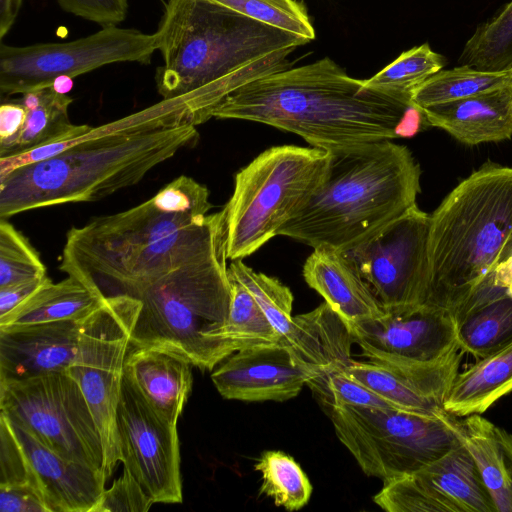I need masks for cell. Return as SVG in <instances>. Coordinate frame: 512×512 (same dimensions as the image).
Returning a JSON list of instances; mask_svg holds the SVG:
<instances>
[{
    "instance_id": "cell-1",
    "label": "cell",
    "mask_w": 512,
    "mask_h": 512,
    "mask_svg": "<svg viewBox=\"0 0 512 512\" xmlns=\"http://www.w3.org/2000/svg\"><path fill=\"white\" fill-rule=\"evenodd\" d=\"M212 117L272 126L328 152L412 136L427 125L417 108L364 89L330 57L247 83Z\"/></svg>"
},
{
    "instance_id": "cell-2",
    "label": "cell",
    "mask_w": 512,
    "mask_h": 512,
    "mask_svg": "<svg viewBox=\"0 0 512 512\" xmlns=\"http://www.w3.org/2000/svg\"><path fill=\"white\" fill-rule=\"evenodd\" d=\"M222 245V211L207 215L167 212L150 198L72 227L59 269L105 298H137L172 270Z\"/></svg>"
},
{
    "instance_id": "cell-3",
    "label": "cell",
    "mask_w": 512,
    "mask_h": 512,
    "mask_svg": "<svg viewBox=\"0 0 512 512\" xmlns=\"http://www.w3.org/2000/svg\"><path fill=\"white\" fill-rule=\"evenodd\" d=\"M154 34L163 58L155 76L163 99L208 86L226 98L288 68V55L307 43L210 0H167Z\"/></svg>"
},
{
    "instance_id": "cell-4",
    "label": "cell",
    "mask_w": 512,
    "mask_h": 512,
    "mask_svg": "<svg viewBox=\"0 0 512 512\" xmlns=\"http://www.w3.org/2000/svg\"><path fill=\"white\" fill-rule=\"evenodd\" d=\"M329 153L320 183L279 236L348 252L417 205L421 169L405 145L384 140Z\"/></svg>"
},
{
    "instance_id": "cell-5",
    "label": "cell",
    "mask_w": 512,
    "mask_h": 512,
    "mask_svg": "<svg viewBox=\"0 0 512 512\" xmlns=\"http://www.w3.org/2000/svg\"><path fill=\"white\" fill-rule=\"evenodd\" d=\"M196 126L122 130L83 140L0 178V218L91 202L140 182L157 165L193 147Z\"/></svg>"
},
{
    "instance_id": "cell-6",
    "label": "cell",
    "mask_w": 512,
    "mask_h": 512,
    "mask_svg": "<svg viewBox=\"0 0 512 512\" xmlns=\"http://www.w3.org/2000/svg\"><path fill=\"white\" fill-rule=\"evenodd\" d=\"M512 255V168L486 164L430 215L426 304L455 319Z\"/></svg>"
},
{
    "instance_id": "cell-7",
    "label": "cell",
    "mask_w": 512,
    "mask_h": 512,
    "mask_svg": "<svg viewBox=\"0 0 512 512\" xmlns=\"http://www.w3.org/2000/svg\"><path fill=\"white\" fill-rule=\"evenodd\" d=\"M225 245L172 270L138 297L130 346L176 355L212 370L235 352L224 337L230 306Z\"/></svg>"
},
{
    "instance_id": "cell-8",
    "label": "cell",
    "mask_w": 512,
    "mask_h": 512,
    "mask_svg": "<svg viewBox=\"0 0 512 512\" xmlns=\"http://www.w3.org/2000/svg\"><path fill=\"white\" fill-rule=\"evenodd\" d=\"M329 159L319 148L279 145L240 169L221 210L227 258L243 259L279 236L320 183Z\"/></svg>"
},
{
    "instance_id": "cell-9",
    "label": "cell",
    "mask_w": 512,
    "mask_h": 512,
    "mask_svg": "<svg viewBox=\"0 0 512 512\" xmlns=\"http://www.w3.org/2000/svg\"><path fill=\"white\" fill-rule=\"evenodd\" d=\"M335 434L362 471L383 484L409 475L462 445L458 417L394 408L329 407Z\"/></svg>"
},
{
    "instance_id": "cell-10",
    "label": "cell",
    "mask_w": 512,
    "mask_h": 512,
    "mask_svg": "<svg viewBox=\"0 0 512 512\" xmlns=\"http://www.w3.org/2000/svg\"><path fill=\"white\" fill-rule=\"evenodd\" d=\"M0 413L59 456L105 474L99 429L66 371L0 383Z\"/></svg>"
},
{
    "instance_id": "cell-11",
    "label": "cell",
    "mask_w": 512,
    "mask_h": 512,
    "mask_svg": "<svg viewBox=\"0 0 512 512\" xmlns=\"http://www.w3.org/2000/svg\"><path fill=\"white\" fill-rule=\"evenodd\" d=\"M130 296L107 297L82 325L74 362L66 372L78 383L99 429L107 479L119 461L116 415L130 334L140 309Z\"/></svg>"
},
{
    "instance_id": "cell-12",
    "label": "cell",
    "mask_w": 512,
    "mask_h": 512,
    "mask_svg": "<svg viewBox=\"0 0 512 512\" xmlns=\"http://www.w3.org/2000/svg\"><path fill=\"white\" fill-rule=\"evenodd\" d=\"M157 50L155 34L116 26L62 43L0 44V92L24 94L52 86L59 76L74 78L99 67L135 62L148 65Z\"/></svg>"
},
{
    "instance_id": "cell-13",
    "label": "cell",
    "mask_w": 512,
    "mask_h": 512,
    "mask_svg": "<svg viewBox=\"0 0 512 512\" xmlns=\"http://www.w3.org/2000/svg\"><path fill=\"white\" fill-rule=\"evenodd\" d=\"M430 215L417 205L347 253L386 313L426 304Z\"/></svg>"
},
{
    "instance_id": "cell-14",
    "label": "cell",
    "mask_w": 512,
    "mask_h": 512,
    "mask_svg": "<svg viewBox=\"0 0 512 512\" xmlns=\"http://www.w3.org/2000/svg\"><path fill=\"white\" fill-rule=\"evenodd\" d=\"M119 461L154 503H181L177 425L123 375L116 415Z\"/></svg>"
},
{
    "instance_id": "cell-15",
    "label": "cell",
    "mask_w": 512,
    "mask_h": 512,
    "mask_svg": "<svg viewBox=\"0 0 512 512\" xmlns=\"http://www.w3.org/2000/svg\"><path fill=\"white\" fill-rule=\"evenodd\" d=\"M350 330L368 361L397 369L438 360L459 348L454 315L429 304L385 313Z\"/></svg>"
},
{
    "instance_id": "cell-16",
    "label": "cell",
    "mask_w": 512,
    "mask_h": 512,
    "mask_svg": "<svg viewBox=\"0 0 512 512\" xmlns=\"http://www.w3.org/2000/svg\"><path fill=\"white\" fill-rule=\"evenodd\" d=\"M373 501L388 512H496L463 444L409 475L384 483Z\"/></svg>"
},
{
    "instance_id": "cell-17",
    "label": "cell",
    "mask_w": 512,
    "mask_h": 512,
    "mask_svg": "<svg viewBox=\"0 0 512 512\" xmlns=\"http://www.w3.org/2000/svg\"><path fill=\"white\" fill-rule=\"evenodd\" d=\"M464 352L457 348L444 357L413 368L397 369L352 360L342 370L395 409L444 417V403L459 373Z\"/></svg>"
},
{
    "instance_id": "cell-18",
    "label": "cell",
    "mask_w": 512,
    "mask_h": 512,
    "mask_svg": "<svg viewBox=\"0 0 512 512\" xmlns=\"http://www.w3.org/2000/svg\"><path fill=\"white\" fill-rule=\"evenodd\" d=\"M211 375L218 392L240 401H286L307 385L310 374L283 344L238 350Z\"/></svg>"
},
{
    "instance_id": "cell-19",
    "label": "cell",
    "mask_w": 512,
    "mask_h": 512,
    "mask_svg": "<svg viewBox=\"0 0 512 512\" xmlns=\"http://www.w3.org/2000/svg\"><path fill=\"white\" fill-rule=\"evenodd\" d=\"M83 321L0 327V383L66 371L75 360Z\"/></svg>"
},
{
    "instance_id": "cell-20",
    "label": "cell",
    "mask_w": 512,
    "mask_h": 512,
    "mask_svg": "<svg viewBox=\"0 0 512 512\" xmlns=\"http://www.w3.org/2000/svg\"><path fill=\"white\" fill-rule=\"evenodd\" d=\"M8 420L50 512H94L105 474L59 456Z\"/></svg>"
},
{
    "instance_id": "cell-21",
    "label": "cell",
    "mask_w": 512,
    "mask_h": 512,
    "mask_svg": "<svg viewBox=\"0 0 512 512\" xmlns=\"http://www.w3.org/2000/svg\"><path fill=\"white\" fill-rule=\"evenodd\" d=\"M303 277L349 328L386 313L347 252L329 246L313 248L304 263Z\"/></svg>"
},
{
    "instance_id": "cell-22",
    "label": "cell",
    "mask_w": 512,
    "mask_h": 512,
    "mask_svg": "<svg viewBox=\"0 0 512 512\" xmlns=\"http://www.w3.org/2000/svg\"><path fill=\"white\" fill-rule=\"evenodd\" d=\"M427 125L474 146L512 137V84L420 109Z\"/></svg>"
},
{
    "instance_id": "cell-23",
    "label": "cell",
    "mask_w": 512,
    "mask_h": 512,
    "mask_svg": "<svg viewBox=\"0 0 512 512\" xmlns=\"http://www.w3.org/2000/svg\"><path fill=\"white\" fill-rule=\"evenodd\" d=\"M353 343L348 325L324 302L310 312L293 316L283 345L312 379L347 366L353 360Z\"/></svg>"
},
{
    "instance_id": "cell-24",
    "label": "cell",
    "mask_w": 512,
    "mask_h": 512,
    "mask_svg": "<svg viewBox=\"0 0 512 512\" xmlns=\"http://www.w3.org/2000/svg\"><path fill=\"white\" fill-rule=\"evenodd\" d=\"M190 365L166 351L129 346L124 375L162 416L177 425L192 389Z\"/></svg>"
},
{
    "instance_id": "cell-25",
    "label": "cell",
    "mask_w": 512,
    "mask_h": 512,
    "mask_svg": "<svg viewBox=\"0 0 512 512\" xmlns=\"http://www.w3.org/2000/svg\"><path fill=\"white\" fill-rule=\"evenodd\" d=\"M457 423L496 512H512V434L481 414L458 417Z\"/></svg>"
},
{
    "instance_id": "cell-26",
    "label": "cell",
    "mask_w": 512,
    "mask_h": 512,
    "mask_svg": "<svg viewBox=\"0 0 512 512\" xmlns=\"http://www.w3.org/2000/svg\"><path fill=\"white\" fill-rule=\"evenodd\" d=\"M17 99L26 110L24 123L16 135L0 142V157L66 140L91 127L70 122L68 109L73 99L67 94L56 92L52 86L26 92Z\"/></svg>"
},
{
    "instance_id": "cell-27",
    "label": "cell",
    "mask_w": 512,
    "mask_h": 512,
    "mask_svg": "<svg viewBox=\"0 0 512 512\" xmlns=\"http://www.w3.org/2000/svg\"><path fill=\"white\" fill-rule=\"evenodd\" d=\"M106 298L80 279L67 275L60 282L49 278L36 292L4 317L0 327H16L54 321H83Z\"/></svg>"
},
{
    "instance_id": "cell-28",
    "label": "cell",
    "mask_w": 512,
    "mask_h": 512,
    "mask_svg": "<svg viewBox=\"0 0 512 512\" xmlns=\"http://www.w3.org/2000/svg\"><path fill=\"white\" fill-rule=\"evenodd\" d=\"M512 392V340L459 372L444 403L447 413L465 417L482 414Z\"/></svg>"
},
{
    "instance_id": "cell-29",
    "label": "cell",
    "mask_w": 512,
    "mask_h": 512,
    "mask_svg": "<svg viewBox=\"0 0 512 512\" xmlns=\"http://www.w3.org/2000/svg\"><path fill=\"white\" fill-rule=\"evenodd\" d=\"M512 340V297H501L466 313L458 321L459 348L482 359Z\"/></svg>"
},
{
    "instance_id": "cell-30",
    "label": "cell",
    "mask_w": 512,
    "mask_h": 512,
    "mask_svg": "<svg viewBox=\"0 0 512 512\" xmlns=\"http://www.w3.org/2000/svg\"><path fill=\"white\" fill-rule=\"evenodd\" d=\"M511 84L512 72H486L460 65L440 70L425 80L413 91L411 105L420 110Z\"/></svg>"
},
{
    "instance_id": "cell-31",
    "label": "cell",
    "mask_w": 512,
    "mask_h": 512,
    "mask_svg": "<svg viewBox=\"0 0 512 512\" xmlns=\"http://www.w3.org/2000/svg\"><path fill=\"white\" fill-rule=\"evenodd\" d=\"M443 66L442 55L424 43L402 52L374 76L363 80V88L411 104L413 91Z\"/></svg>"
},
{
    "instance_id": "cell-32",
    "label": "cell",
    "mask_w": 512,
    "mask_h": 512,
    "mask_svg": "<svg viewBox=\"0 0 512 512\" xmlns=\"http://www.w3.org/2000/svg\"><path fill=\"white\" fill-rule=\"evenodd\" d=\"M230 306L224 326V337L236 351L256 346L282 344L250 291L228 272Z\"/></svg>"
},
{
    "instance_id": "cell-33",
    "label": "cell",
    "mask_w": 512,
    "mask_h": 512,
    "mask_svg": "<svg viewBox=\"0 0 512 512\" xmlns=\"http://www.w3.org/2000/svg\"><path fill=\"white\" fill-rule=\"evenodd\" d=\"M459 63L486 72H512V0L477 27L464 45Z\"/></svg>"
},
{
    "instance_id": "cell-34",
    "label": "cell",
    "mask_w": 512,
    "mask_h": 512,
    "mask_svg": "<svg viewBox=\"0 0 512 512\" xmlns=\"http://www.w3.org/2000/svg\"><path fill=\"white\" fill-rule=\"evenodd\" d=\"M255 470L262 475L260 493L272 498L276 506L296 511L309 502L312 485L291 456L280 451H266L256 462Z\"/></svg>"
},
{
    "instance_id": "cell-35",
    "label": "cell",
    "mask_w": 512,
    "mask_h": 512,
    "mask_svg": "<svg viewBox=\"0 0 512 512\" xmlns=\"http://www.w3.org/2000/svg\"><path fill=\"white\" fill-rule=\"evenodd\" d=\"M228 272L250 291L284 344L293 320L291 290L277 278L255 271L242 259L231 261Z\"/></svg>"
},
{
    "instance_id": "cell-36",
    "label": "cell",
    "mask_w": 512,
    "mask_h": 512,
    "mask_svg": "<svg viewBox=\"0 0 512 512\" xmlns=\"http://www.w3.org/2000/svg\"><path fill=\"white\" fill-rule=\"evenodd\" d=\"M255 21L302 38L315 39L305 6L296 0H210Z\"/></svg>"
},
{
    "instance_id": "cell-37",
    "label": "cell",
    "mask_w": 512,
    "mask_h": 512,
    "mask_svg": "<svg viewBox=\"0 0 512 512\" xmlns=\"http://www.w3.org/2000/svg\"><path fill=\"white\" fill-rule=\"evenodd\" d=\"M47 276L46 267L28 239L0 218V287Z\"/></svg>"
},
{
    "instance_id": "cell-38",
    "label": "cell",
    "mask_w": 512,
    "mask_h": 512,
    "mask_svg": "<svg viewBox=\"0 0 512 512\" xmlns=\"http://www.w3.org/2000/svg\"><path fill=\"white\" fill-rule=\"evenodd\" d=\"M307 385L316 392L328 407L394 408L373 391L349 377L341 369L314 377L308 381Z\"/></svg>"
},
{
    "instance_id": "cell-39",
    "label": "cell",
    "mask_w": 512,
    "mask_h": 512,
    "mask_svg": "<svg viewBox=\"0 0 512 512\" xmlns=\"http://www.w3.org/2000/svg\"><path fill=\"white\" fill-rule=\"evenodd\" d=\"M209 195L206 186L181 175L163 187L152 200L167 212L207 215L212 208Z\"/></svg>"
},
{
    "instance_id": "cell-40",
    "label": "cell",
    "mask_w": 512,
    "mask_h": 512,
    "mask_svg": "<svg viewBox=\"0 0 512 512\" xmlns=\"http://www.w3.org/2000/svg\"><path fill=\"white\" fill-rule=\"evenodd\" d=\"M154 504L138 481L125 469L109 489H105L94 512H146Z\"/></svg>"
},
{
    "instance_id": "cell-41",
    "label": "cell",
    "mask_w": 512,
    "mask_h": 512,
    "mask_svg": "<svg viewBox=\"0 0 512 512\" xmlns=\"http://www.w3.org/2000/svg\"><path fill=\"white\" fill-rule=\"evenodd\" d=\"M66 12L102 27L123 22L128 12V0H56Z\"/></svg>"
},
{
    "instance_id": "cell-42",
    "label": "cell",
    "mask_w": 512,
    "mask_h": 512,
    "mask_svg": "<svg viewBox=\"0 0 512 512\" xmlns=\"http://www.w3.org/2000/svg\"><path fill=\"white\" fill-rule=\"evenodd\" d=\"M0 512H50V509L31 485L0 484Z\"/></svg>"
},
{
    "instance_id": "cell-43",
    "label": "cell",
    "mask_w": 512,
    "mask_h": 512,
    "mask_svg": "<svg viewBox=\"0 0 512 512\" xmlns=\"http://www.w3.org/2000/svg\"><path fill=\"white\" fill-rule=\"evenodd\" d=\"M506 296L512 297V255L496 267L486 284L470 299L464 310L469 312Z\"/></svg>"
},
{
    "instance_id": "cell-44",
    "label": "cell",
    "mask_w": 512,
    "mask_h": 512,
    "mask_svg": "<svg viewBox=\"0 0 512 512\" xmlns=\"http://www.w3.org/2000/svg\"><path fill=\"white\" fill-rule=\"evenodd\" d=\"M48 276L40 279L25 281L6 287H0V317H4L34 292H36L47 280Z\"/></svg>"
},
{
    "instance_id": "cell-45",
    "label": "cell",
    "mask_w": 512,
    "mask_h": 512,
    "mask_svg": "<svg viewBox=\"0 0 512 512\" xmlns=\"http://www.w3.org/2000/svg\"><path fill=\"white\" fill-rule=\"evenodd\" d=\"M25 107L18 99L3 102L0 106V142L16 135L25 119Z\"/></svg>"
},
{
    "instance_id": "cell-46",
    "label": "cell",
    "mask_w": 512,
    "mask_h": 512,
    "mask_svg": "<svg viewBox=\"0 0 512 512\" xmlns=\"http://www.w3.org/2000/svg\"><path fill=\"white\" fill-rule=\"evenodd\" d=\"M23 0H0V38L8 34L19 13Z\"/></svg>"
},
{
    "instance_id": "cell-47",
    "label": "cell",
    "mask_w": 512,
    "mask_h": 512,
    "mask_svg": "<svg viewBox=\"0 0 512 512\" xmlns=\"http://www.w3.org/2000/svg\"><path fill=\"white\" fill-rule=\"evenodd\" d=\"M73 78L68 76H59L52 84L53 89L61 94H67L73 87Z\"/></svg>"
}]
</instances>
